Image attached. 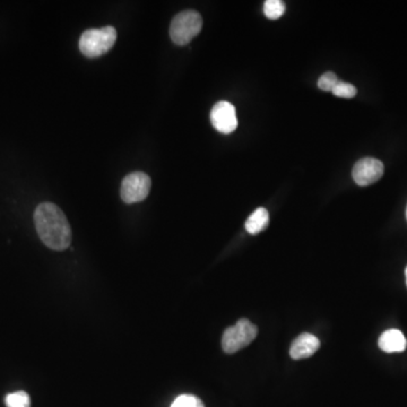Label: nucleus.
Returning <instances> with one entry per match:
<instances>
[{
  "label": "nucleus",
  "mask_w": 407,
  "mask_h": 407,
  "mask_svg": "<svg viewBox=\"0 0 407 407\" xmlns=\"http://www.w3.org/2000/svg\"><path fill=\"white\" fill-rule=\"evenodd\" d=\"M257 327L248 319H240L234 326L224 330L222 348L225 353L233 354L252 343L257 336Z\"/></svg>",
  "instance_id": "20e7f679"
},
{
  "label": "nucleus",
  "mask_w": 407,
  "mask_h": 407,
  "mask_svg": "<svg viewBox=\"0 0 407 407\" xmlns=\"http://www.w3.org/2000/svg\"><path fill=\"white\" fill-rule=\"evenodd\" d=\"M385 172L383 162L374 158L359 160L352 170L354 181L361 187L369 186L381 179Z\"/></svg>",
  "instance_id": "423d86ee"
},
{
  "label": "nucleus",
  "mask_w": 407,
  "mask_h": 407,
  "mask_svg": "<svg viewBox=\"0 0 407 407\" xmlns=\"http://www.w3.org/2000/svg\"><path fill=\"white\" fill-rule=\"evenodd\" d=\"M378 345L386 353H399L406 350L407 341L401 330H388L381 334Z\"/></svg>",
  "instance_id": "1a4fd4ad"
},
{
  "label": "nucleus",
  "mask_w": 407,
  "mask_h": 407,
  "mask_svg": "<svg viewBox=\"0 0 407 407\" xmlns=\"http://www.w3.org/2000/svg\"><path fill=\"white\" fill-rule=\"evenodd\" d=\"M356 92L358 91H356L354 85L341 81L336 84L334 90L332 91V93L334 95L337 96V98H344V99H352L356 95Z\"/></svg>",
  "instance_id": "ddd939ff"
},
{
  "label": "nucleus",
  "mask_w": 407,
  "mask_h": 407,
  "mask_svg": "<svg viewBox=\"0 0 407 407\" xmlns=\"http://www.w3.org/2000/svg\"><path fill=\"white\" fill-rule=\"evenodd\" d=\"M285 9L284 1L282 0H266L263 3V13L270 20H279L284 15Z\"/></svg>",
  "instance_id": "9b49d317"
},
{
  "label": "nucleus",
  "mask_w": 407,
  "mask_h": 407,
  "mask_svg": "<svg viewBox=\"0 0 407 407\" xmlns=\"http://www.w3.org/2000/svg\"><path fill=\"white\" fill-rule=\"evenodd\" d=\"M151 185V178L146 174L132 172L123 178L120 195L126 204L139 203L150 194Z\"/></svg>",
  "instance_id": "39448f33"
},
{
  "label": "nucleus",
  "mask_w": 407,
  "mask_h": 407,
  "mask_svg": "<svg viewBox=\"0 0 407 407\" xmlns=\"http://www.w3.org/2000/svg\"><path fill=\"white\" fill-rule=\"evenodd\" d=\"M203 18L195 10H185L174 16L171 22L170 36L178 45H186L201 33Z\"/></svg>",
  "instance_id": "7ed1b4c3"
},
{
  "label": "nucleus",
  "mask_w": 407,
  "mask_h": 407,
  "mask_svg": "<svg viewBox=\"0 0 407 407\" xmlns=\"http://www.w3.org/2000/svg\"><path fill=\"white\" fill-rule=\"evenodd\" d=\"M321 348V341L310 332H303L291 345L290 355L293 360L308 359Z\"/></svg>",
  "instance_id": "6e6552de"
},
{
  "label": "nucleus",
  "mask_w": 407,
  "mask_h": 407,
  "mask_svg": "<svg viewBox=\"0 0 407 407\" xmlns=\"http://www.w3.org/2000/svg\"><path fill=\"white\" fill-rule=\"evenodd\" d=\"M270 223V214L263 207H259L249 216L246 222V230L248 233L258 234L263 232Z\"/></svg>",
  "instance_id": "9d476101"
},
{
  "label": "nucleus",
  "mask_w": 407,
  "mask_h": 407,
  "mask_svg": "<svg viewBox=\"0 0 407 407\" xmlns=\"http://www.w3.org/2000/svg\"><path fill=\"white\" fill-rule=\"evenodd\" d=\"M34 223L40 239L48 248L56 252L69 248L72 229L66 215L56 204H40L34 212Z\"/></svg>",
  "instance_id": "f257e3e1"
},
{
  "label": "nucleus",
  "mask_w": 407,
  "mask_h": 407,
  "mask_svg": "<svg viewBox=\"0 0 407 407\" xmlns=\"http://www.w3.org/2000/svg\"><path fill=\"white\" fill-rule=\"evenodd\" d=\"M406 219H407V207H406Z\"/></svg>",
  "instance_id": "f3484780"
},
{
  "label": "nucleus",
  "mask_w": 407,
  "mask_h": 407,
  "mask_svg": "<svg viewBox=\"0 0 407 407\" xmlns=\"http://www.w3.org/2000/svg\"><path fill=\"white\" fill-rule=\"evenodd\" d=\"M171 407H205L203 401L194 395H180Z\"/></svg>",
  "instance_id": "4468645a"
},
{
  "label": "nucleus",
  "mask_w": 407,
  "mask_h": 407,
  "mask_svg": "<svg viewBox=\"0 0 407 407\" xmlns=\"http://www.w3.org/2000/svg\"><path fill=\"white\" fill-rule=\"evenodd\" d=\"M7 407H31V399L29 394L23 390L10 392L5 397Z\"/></svg>",
  "instance_id": "f8f14e48"
},
{
  "label": "nucleus",
  "mask_w": 407,
  "mask_h": 407,
  "mask_svg": "<svg viewBox=\"0 0 407 407\" xmlns=\"http://www.w3.org/2000/svg\"><path fill=\"white\" fill-rule=\"evenodd\" d=\"M339 82V78H337L336 74H334V72H327L319 78V81H318V87H319L321 90L325 91V92H332V91L334 90V87L336 86V84H337Z\"/></svg>",
  "instance_id": "2eb2a0df"
},
{
  "label": "nucleus",
  "mask_w": 407,
  "mask_h": 407,
  "mask_svg": "<svg viewBox=\"0 0 407 407\" xmlns=\"http://www.w3.org/2000/svg\"><path fill=\"white\" fill-rule=\"evenodd\" d=\"M210 121L214 128L222 134H231L238 127L237 114L230 102L220 101L210 111Z\"/></svg>",
  "instance_id": "0eeeda50"
},
{
  "label": "nucleus",
  "mask_w": 407,
  "mask_h": 407,
  "mask_svg": "<svg viewBox=\"0 0 407 407\" xmlns=\"http://www.w3.org/2000/svg\"><path fill=\"white\" fill-rule=\"evenodd\" d=\"M117 41V31L114 26L91 29L79 39V50L87 58L100 57L107 54Z\"/></svg>",
  "instance_id": "f03ea898"
},
{
  "label": "nucleus",
  "mask_w": 407,
  "mask_h": 407,
  "mask_svg": "<svg viewBox=\"0 0 407 407\" xmlns=\"http://www.w3.org/2000/svg\"><path fill=\"white\" fill-rule=\"evenodd\" d=\"M405 275H406V284H407V267H406V270H405Z\"/></svg>",
  "instance_id": "dca6fc26"
}]
</instances>
